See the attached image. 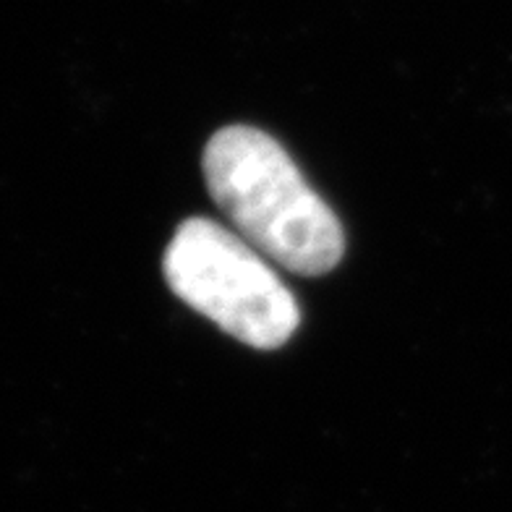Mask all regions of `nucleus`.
I'll return each instance as SVG.
<instances>
[{
  "label": "nucleus",
  "instance_id": "obj_1",
  "mask_svg": "<svg viewBox=\"0 0 512 512\" xmlns=\"http://www.w3.org/2000/svg\"><path fill=\"white\" fill-rule=\"evenodd\" d=\"M202 165L212 202L264 259L306 277L335 270L343 259L335 212L270 134L223 128L209 139Z\"/></svg>",
  "mask_w": 512,
  "mask_h": 512
},
{
  "label": "nucleus",
  "instance_id": "obj_2",
  "mask_svg": "<svg viewBox=\"0 0 512 512\" xmlns=\"http://www.w3.org/2000/svg\"><path fill=\"white\" fill-rule=\"evenodd\" d=\"M162 270L170 290L241 343L275 351L298 330L296 296L238 233L191 217L170 241Z\"/></svg>",
  "mask_w": 512,
  "mask_h": 512
}]
</instances>
